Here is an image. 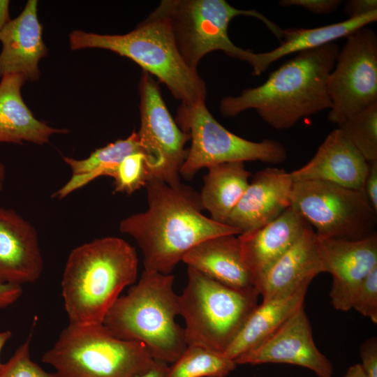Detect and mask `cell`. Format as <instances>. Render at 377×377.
Here are the masks:
<instances>
[{
	"label": "cell",
	"mask_w": 377,
	"mask_h": 377,
	"mask_svg": "<svg viewBox=\"0 0 377 377\" xmlns=\"http://www.w3.org/2000/svg\"><path fill=\"white\" fill-rule=\"evenodd\" d=\"M148 207L119 223V230L132 237L143 256L144 269L171 274L184 256L201 242L240 230L213 221L202 213L200 193L179 184L151 180L146 186Z\"/></svg>",
	"instance_id": "6da1fadb"
},
{
	"label": "cell",
	"mask_w": 377,
	"mask_h": 377,
	"mask_svg": "<svg viewBox=\"0 0 377 377\" xmlns=\"http://www.w3.org/2000/svg\"><path fill=\"white\" fill-rule=\"evenodd\" d=\"M339 51L334 42L297 53L261 85L245 89L237 96L223 98L221 114L232 117L253 109L270 126L283 130L302 118L330 110L327 79Z\"/></svg>",
	"instance_id": "7a4b0ae2"
},
{
	"label": "cell",
	"mask_w": 377,
	"mask_h": 377,
	"mask_svg": "<svg viewBox=\"0 0 377 377\" xmlns=\"http://www.w3.org/2000/svg\"><path fill=\"white\" fill-rule=\"evenodd\" d=\"M136 251L117 237L95 239L73 249L61 293L70 324H101L122 290L135 283Z\"/></svg>",
	"instance_id": "3957f363"
},
{
	"label": "cell",
	"mask_w": 377,
	"mask_h": 377,
	"mask_svg": "<svg viewBox=\"0 0 377 377\" xmlns=\"http://www.w3.org/2000/svg\"><path fill=\"white\" fill-rule=\"evenodd\" d=\"M72 50H108L125 57L164 84L181 103L205 102L207 87L198 70L184 61L168 20L154 9L125 34H100L74 30L69 34Z\"/></svg>",
	"instance_id": "277c9868"
},
{
	"label": "cell",
	"mask_w": 377,
	"mask_h": 377,
	"mask_svg": "<svg viewBox=\"0 0 377 377\" xmlns=\"http://www.w3.org/2000/svg\"><path fill=\"white\" fill-rule=\"evenodd\" d=\"M175 276L144 269L136 283L120 296L103 324L119 339L143 343L151 357L167 364L182 354L187 343L179 315Z\"/></svg>",
	"instance_id": "5b68a950"
},
{
	"label": "cell",
	"mask_w": 377,
	"mask_h": 377,
	"mask_svg": "<svg viewBox=\"0 0 377 377\" xmlns=\"http://www.w3.org/2000/svg\"><path fill=\"white\" fill-rule=\"evenodd\" d=\"M41 360L60 377H138L157 364L143 343L119 339L103 323H68Z\"/></svg>",
	"instance_id": "8992f818"
},
{
	"label": "cell",
	"mask_w": 377,
	"mask_h": 377,
	"mask_svg": "<svg viewBox=\"0 0 377 377\" xmlns=\"http://www.w3.org/2000/svg\"><path fill=\"white\" fill-rule=\"evenodd\" d=\"M155 9L168 20L181 55L196 70L202 57L216 50L251 63L255 52L235 45L229 38L228 26L236 17L257 18L281 40L282 29L263 14L236 8L225 0H163Z\"/></svg>",
	"instance_id": "52a82bcc"
},
{
	"label": "cell",
	"mask_w": 377,
	"mask_h": 377,
	"mask_svg": "<svg viewBox=\"0 0 377 377\" xmlns=\"http://www.w3.org/2000/svg\"><path fill=\"white\" fill-rule=\"evenodd\" d=\"M188 281L178 295L187 346L224 352L258 304V296L227 287L188 267Z\"/></svg>",
	"instance_id": "ba28073f"
},
{
	"label": "cell",
	"mask_w": 377,
	"mask_h": 377,
	"mask_svg": "<svg viewBox=\"0 0 377 377\" xmlns=\"http://www.w3.org/2000/svg\"><path fill=\"white\" fill-rule=\"evenodd\" d=\"M175 120L191 140L180 170V176L186 179L192 178L203 168L219 163L260 161L279 164L287 158L286 149L279 141L253 142L227 130L209 112L205 102L181 103Z\"/></svg>",
	"instance_id": "9c48e42d"
},
{
	"label": "cell",
	"mask_w": 377,
	"mask_h": 377,
	"mask_svg": "<svg viewBox=\"0 0 377 377\" xmlns=\"http://www.w3.org/2000/svg\"><path fill=\"white\" fill-rule=\"evenodd\" d=\"M290 204L320 238L357 240L376 233L377 212L363 191L325 181L298 182Z\"/></svg>",
	"instance_id": "30bf717a"
},
{
	"label": "cell",
	"mask_w": 377,
	"mask_h": 377,
	"mask_svg": "<svg viewBox=\"0 0 377 377\" xmlns=\"http://www.w3.org/2000/svg\"><path fill=\"white\" fill-rule=\"evenodd\" d=\"M327 84L329 121L339 124L377 102V36L363 27L349 35Z\"/></svg>",
	"instance_id": "8fae6325"
},
{
	"label": "cell",
	"mask_w": 377,
	"mask_h": 377,
	"mask_svg": "<svg viewBox=\"0 0 377 377\" xmlns=\"http://www.w3.org/2000/svg\"><path fill=\"white\" fill-rule=\"evenodd\" d=\"M140 127L137 132L149 161L148 182L180 184V170L188 154L189 135L172 118L153 76L142 71L139 83Z\"/></svg>",
	"instance_id": "7c38bea8"
},
{
	"label": "cell",
	"mask_w": 377,
	"mask_h": 377,
	"mask_svg": "<svg viewBox=\"0 0 377 377\" xmlns=\"http://www.w3.org/2000/svg\"><path fill=\"white\" fill-rule=\"evenodd\" d=\"M237 364H288L312 371L318 377H332L330 361L316 347L304 306L253 349L235 360Z\"/></svg>",
	"instance_id": "4fadbf2b"
},
{
	"label": "cell",
	"mask_w": 377,
	"mask_h": 377,
	"mask_svg": "<svg viewBox=\"0 0 377 377\" xmlns=\"http://www.w3.org/2000/svg\"><path fill=\"white\" fill-rule=\"evenodd\" d=\"M318 242L323 272L332 276V304L347 311L359 286L377 267V233L357 240L318 237Z\"/></svg>",
	"instance_id": "5bb4252c"
},
{
	"label": "cell",
	"mask_w": 377,
	"mask_h": 377,
	"mask_svg": "<svg viewBox=\"0 0 377 377\" xmlns=\"http://www.w3.org/2000/svg\"><path fill=\"white\" fill-rule=\"evenodd\" d=\"M293 182L285 170L269 167L253 176L225 224L241 234L270 223L290 207Z\"/></svg>",
	"instance_id": "9a60e30c"
},
{
	"label": "cell",
	"mask_w": 377,
	"mask_h": 377,
	"mask_svg": "<svg viewBox=\"0 0 377 377\" xmlns=\"http://www.w3.org/2000/svg\"><path fill=\"white\" fill-rule=\"evenodd\" d=\"M43 269L34 227L15 210L0 207V284L34 283Z\"/></svg>",
	"instance_id": "2e32d148"
},
{
	"label": "cell",
	"mask_w": 377,
	"mask_h": 377,
	"mask_svg": "<svg viewBox=\"0 0 377 377\" xmlns=\"http://www.w3.org/2000/svg\"><path fill=\"white\" fill-rule=\"evenodd\" d=\"M309 226L290 206L265 226L238 235L244 260L259 293L267 273Z\"/></svg>",
	"instance_id": "e0dca14e"
},
{
	"label": "cell",
	"mask_w": 377,
	"mask_h": 377,
	"mask_svg": "<svg viewBox=\"0 0 377 377\" xmlns=\"http://www.w3.org/2000/svg\"><path fill=\"white\" fill-rule=\"evenodd\" d=\"M0 78L20 74L36 81L40 75L38 64L47 56L43 26L38 16V1H27L23 10L10 20L0 33Z\"/></svg>",
	"instance_id": "ac0fdd59"
},
{
	"label": "cell",
	"mask_w": 377,
	"mask_h": 377,
	"mask_svg": "<svg viewBox=\"0 0 377 377\" xmlns=\"http://www.w3.org/2000/svg\"><path fill=\"white\" fill-rule=\"evenodd\" d=\"M368 168L369 163L337 128L307 163L289 174L293 183L319 180L363 191Z\"/></svg>",
	"instance_id": "d6986e66"
},
{
	"label": "cell",
	"mask_w": 377,
	"mask_h": 377,
	"mask_svg": "<svg viewBox=\"0 0 377 377\" xmlns=\"http://www.w3.org/2000/svg\"><path fill=\"white\" fill-rule=\"evenodd\" d=\"M182 262L227 287L260 295L235 235L216 236L201 242L184 256Z\"/></svg>",
	"instance_id": "ffe728a7"
},
{
	"label": "cell",
	"mask_w": 377,
	"mask_h": 377,
	"mask_svg": "<svg viewBox=\"0 0 377 377\" xmlns=\"http://www.w3.org/2000/svg\"><path fill=\"white\" fill-rule=\"evenodd\" d=\"M322 272L318 237L309 226L267 273L260 287V295L265 300L293 293L309 286Z\"/></svg>",
	"instance_id": "44dd1931"
},
{
	"label": "cell",
	"mask_w": 377,
	"mask_h": 377,
	"mask_svg": "<svg viewBox=\"0 0 377 377\" xmlns=\"http://www.w3.org/2000/svg\"><path fill=\"white\" fill-rule=\"evenodd\" d=\"M0 82V143L43 145L54 134L68 133L38 120L24 103L21 89L27 81L20 74H8Z\"/></svg>",
	"instance_id": "7402d4cb"
},
{
	"label": "cell",
	"mask_w": 377,
	"mask_h": 377,
	"mask_svg": "<svg viewBox=\"0 0 377 377\" xmlns=\"http://www.w3.org/2000/svg\"><path fill=\"white\" fill-rule=\"evenodd\" d=\"M377 20V10L348 18L346 20L319 27L288 28L282 29L280 45L266 52L255 53L252 63V75H259L274 61L292 53L317 48L347 38L357 30Z\"/></svg>",
	"instance_id": "603a6c76"
},
{
	"label": "cell",
	"mask_w": 377,
	"mask_h": 377,
	"mask_svg": "<svg viewBox=\"0 0 377 377\" xmlns=\"http://www.w3.org/2000/svg\"><path fill=\"white\" fill-rule=\"evenodd\" d=\"M309 286L263 300L249 314L242 328L223 352L235 360L253 349L304 306Z\"/></svg>",
	"instance_id": "cb8c5ba5"
},
{
	"label": "cell",
	"mask_w": 377,
	"mask_h": 377,
	"mask_svg": "<svg viewBox=\"0 0 377 377\" xmlns=\"http://www.w3.org/2000/svg\"><path fill=\"white\" fill-rule=\"evenodd\" d=\"M207 170L200 193L201 202L213 221L225 224L249 186L251 173L242 161L219 163Z\"/></svg>",
	"instance_id": "d4e9b609"
},
{
	"label": "cell",
	"mask_w": 377,
	"mask_h": 377,
	"mask_svg": "<svg viewBox=\"0 0 377 377\" xmlns=\"http://www.w3.org/2000/svg\"><path fill=\"white\" fill-rule=\"evenodd\" d=\"M135 152H142L147 156L140 142L138 133L133 131L125 139L117 140L95 149L86 158L63 157L64 162L72 170V177L52 194V198L62 199L97 177H112L121 161L128 155Z\"/></svg>",
	"instance_id": "484cf974"
},
{
	"label": "cell",
	"mask_w": 377,
	"mask_h": 377,
	"mask_svg": "<svg viewBox=\"0 0 377 377\" xmlns=\"http://www.w3.org/2000/svg\"><path fill=\"white\" fill-rule=\"evenodd\" d=\"M237 367L224 353L200 346H187L163 377H226Z\"/></svg>",
	"instance_id": "4316f807"
},
{
	"label": "cell",
	"mask_w": 377,
	"mask_h": 377,
	"mask_svg": "<svg viewBox=\"0 0 377 377\" xmlns=\"http://www.w3.org/2000/svg\"><path fill=\"white\" fill-rule=\"evenodd\" d=\"M337 128L368 163L377 161V102L339 124Z\"/></svg>",
	"instance_id": "83f0119b"
},
{
	"label": "cell",
	"mask_w": 377,
	"mask_h": 377,
	"mask_svg": "<svg viewBox=\"0 0 377 377\" xmlns=\"http://www.w3.org/2000/svg\"><path fill=\"white\" fill-rule=\"evenodd\" d=\"M149 161L142 152L126 156L117 166L114 176V191L132 194L148 182Z\"/></svg>",
	"instance_id": "f1b7e54d"
},
{
	"label": "cell",
	"mask_w": 377,
	"mask_h": 377,
	"mask_svg": "<svg viewBox=\"0 0 377 377\" xmlns=\"http://www.w3.org/2000/svg\"><path fill=\"white\" fill-rule=\"evenodd\" d=\"M32 334L15 351L14 354L0 365V377H60L55 371L47 372L30 356Z\"/></svg>",
	"instance_id": "f546056e"
},
{
	"label": "cell",
	"mask_w": 377,
	"mask_h": 377,
	"mask_svg": "<svg viewBox=\"0 0 377 377\" xmlns=\"http://www.w3.org/2000/svg\"><path fill=\"white\" fill-rule=\"evenodd\" d=\"M351 309L377 323V267L359 286L353 297Z\"/></svg>",
	"instance_id": "4dcf8cb0"
},
{
	"label": "cell",
	"mask_w": 377,
	"mask_h": 377,
	"mask_svg": "<svg viewBox=\"0 0 377 377\" xmlns=\"http://www.w3.org/2000/svg\"><path fill=\"white\" fill-rule=\"evenodd\" d=\"M342 1L340 0H281V6H300L316 14L325 15L335 11Z\"/></svg>",
	"instance_id": "1f68e13d"
},
{
	"label": "cell",
	"mask_w": 377,
	"mask_h": 377,
	"mask_svg": "<svg viewBox=\"0 0 377 377\" xmlns=\"http://www.w3.org/2000/svg\"><path fill=\"white\" fill-rule=\"evenodd\" d=\"M360 364L367 377H377V339L371 337L365 341L360 348Z\"/></svg>",
	"instance_id": "d6a6232c"
},
{
	"label": "cell",
	"mask_w": 377,
	"mask_h": 377,
	"mask_svg": "<svg viewBox=\"0 0 377 377\" xmlns=\"http://www.w3.org/2000/svg\"><path fill=\"white\" fill-rule=\"evenodd\" d=\"M363 192L371 207L377 212V161L369 163Z\"/></svg>",
	"instance_id": "836d02e7"
},
{
	"label": "cell",
	"mask_w": 377,
	"mask_h": 377,
	"mask_svg": "<svg viewBox=\"0 0 377 377\" xmlns=\"http://www.w3.org/2000/svg\"><path fill=\"white\" fill-rule=\"evenodd\" d=\"M377 10L376 0H349L344 3L343 12L348 18Z\"/></svg>",
	"instance_id": "e575fe53"
},
{
	"label": "cell",
	"mask_w": 377,
	"mask_h": 377,
	"mask_svg": "<svg viewBox=\"0 0 377 377\" xmlns=\"http://www.w3.org/2000/svg\"><path fill=\"white\" fill-rule=\"evenodd\" d=\"M22 293V286L0 284V310L16 302L21 297Z\"/></svg>",
	"instance_id": "d590c367"
},
{
	"label": "cell",
	"mask_w": 377,
	"mask_h": 377,
	"mask_svg": "<svg viewBox=\"0 0 377 377\" xmlns=\"http://www.w3.org/2000/svg\"><path fill=\"white\" fill-rule=\"evenodd\" d=\"M9 1L0 0V33L11 20L9 15Z\"/></svg>",
	"instance_id": "8d00e7d4"
},
{
	"label": "cell",
	"mask_w": 377,
	"mask_h": 377,
	"mask_svg": "<svg viewBox=\"0 0 377 377\" xmlns=\"http://www.w3.org/2000/svg\"><path fill=\"white\" fill-rule=\"evenodd\" d=\"M168 364L157 362L156 365L148 372L138 377H163Z\"/></svg>",
	"instance_id": "74e56055"
},
{
	"label": "cell",
	"mask_w": 377,
	"mask_h": 377,
	"mask_svg": "<svg viewBox=\"0 0 377 377\" xmlns=\"http://www.w3.org/2000/svg\"><path fill=\"white\" fill-rule=\"evenodd\" d=\"M343 377H367L360 363L355 364L347 369Z\"/></svg>",
	"instance_id": "f35d334b"
},
{
	"label": "cell",
	"mask_w": 377,
	"mask_h": 377,
	"mask_svg": "<svg viewBox=\"0 0 377 377\" xmlns=\"http://www.w3.org/2000/svg\"><path fill=\"white\" fill-rule=\"evenodd\" d=\"M12 337V332L9 330L0 331V355L3 348ZM1 362H0V365Z\"/></svg>",
	"instance_id": "ab89813d"
},
{
	"label": "cell",
	"mask_w": 377,
	"mask_h": 377,
	"mask_svg": "<svg viewBox=\"0 0 377 377\" xmlns=\"http://www.w3.org/2000/svg\"><path fill=\"white\" fill-rule=\"evenodd\" d=\"M6 178V170L3 164L0 161V191L3 189Z\"/></svg>",
	"instance_id": "60d3db41"
}]
</instances>
